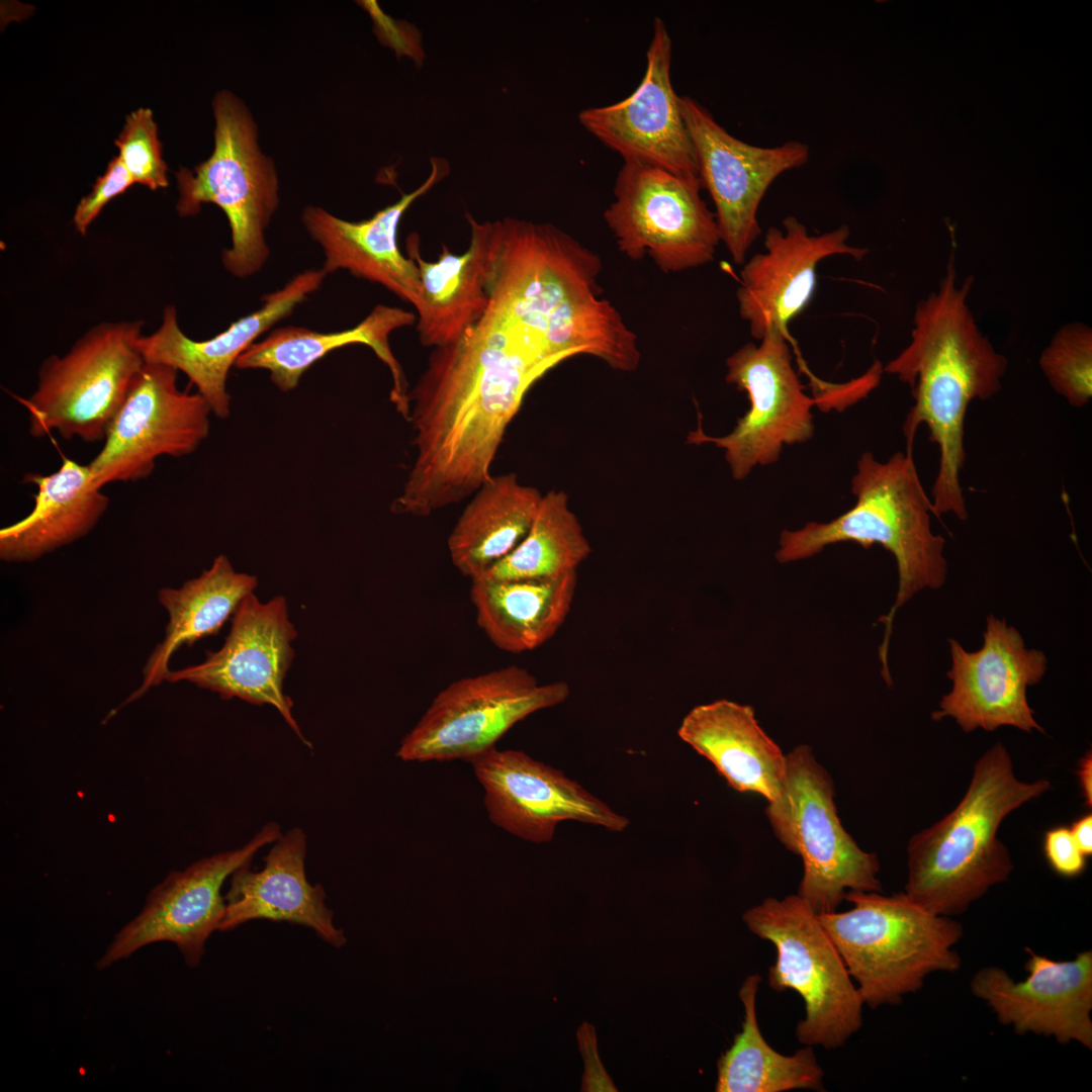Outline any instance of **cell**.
<instances>
[{
  "label": "cell",
  "mask_w": 1092,
  "mask_h": 1092,
  "mask_svg": "<svg viewBox=\"0 0 1092 1092\" xmlns=\"http://www.w3.org/2000/svg\"><path fill=\"white\" fill-rule=\"evenodd\" d=\"M306 835L298 827L281 835L265 856L264 868L247 862L231 875L225 913L218 931H230L258 919L289 922L312 929L324 941L342 947L346 937L333 923L322 885L305 875Z\"/></svg>",
  "instance_id": "cell-25"
},
{
  "label": "cell",
  "mask_w": 1092,
  "mask_h": 1092,
  "mask_svg": "<svg viewBox=\"0 0 1092 1092\" xmlns=\"http://www.w3.org/2000/svg\"><path fill=\"white\" fill-rule=\"evenodd\" d=\"M473 772L484 791L489 820L533 843L550 842L560 822L577 821L621 832L627 817L614 811L560 769L521 750L495 746L474 756Z\"/></svg>",
  "instance_id": "cell-18"
},
{
  "label": "cell",
  "mask_w": 1092,
  "mask_h": 1092,
  "mask_svg": "<svg viewBox=\"0 0 1092 1092\" xmlns=\"http://www.w3.org/2000/svg\"><path fill=\"white\" fill-rule=\"evenodd\" d=\"M1080 787L1082 789L1085 803L1087 806L1092 804V755L1091 751L1087 752L1080 760L1078 768Z\"/></svg>",
  "instance_id": "cell-42"
},
{
  "label": "cell",
  "mask_w": 1092,
  "mask_h": 1092,
  "mask_svg": "<svg viewBox=\"0 0 1092 1092\" xmlns=\"http://www.w3.org/2000/svg\"><path fill=\"white\" fill-rule=\"evenodd\" d=\"M789 340L771 330L759 344L746 343L730 355L726 380L747 393L749 410L727 435L710 436L699 427L687 437L690 444L723 449L737 480L758 465L777 462L784 446L805 443L814 435L812 407L817 401L804 392Z\"/></svg>",
  "instance_id": "cell-13"
},
{
  "label": "cell",
  "mask_w": 1092,
  "mask_h": 1092,
  "mask_svg": "<svg viewBox=\"0 0 1092 1092\" xmlns=\"http://www.w3.org/2000/svg\"><path fill=\"white\" fill-rule=\"evenodd\" d=\"M1026 951L1025 980L1016 982L998 967H985L974 975L972 993L1017 1033L1054 1036L1061 1043L1076 1040L1091 1050L1092 951L1063 962Z\"/></svg>",
  "instance_id": "cell-21"
},
{
  "label": "cell",
  "mask_w": 1092,
  "mask_h": 1092,
  "mask_svg": "<svg viewBox=\"0 0 1092 1092\" xmlns=\"http://www.w3.org/2000/svg\"><path fill=\"white\" fill-rule=\"evenodd\" d=\"M677 734L735 791L758 794L767 803L780 797L786 754L760 727L751 706L726 699L698 705L684 717Z\"/></svg>",
  "instance_id": "cell-27"
},
{
  "label": "cell",
  "mask_w": 1092,
  "mask_h": 1092,
  "mask_svg": "<svg viewBox=\"0 0 1092 1092\" xmlns=\"http://www.w3.org/2000/svg\"><path fill=\"white\" fill-rule=\"evenodd\" d=\"M590 544L563 491L542 495L534 521L521 543L478 577L551 578L576 571Z\"/></svg>",
  "instance_id": "cell-34"
},
{
  "label": "cell",
  "mask_w": 1092,
  "mask_h": 1092,
  "mask_svg": "<svg viewBox=\"0 0 1092 1092\" xmlns=\"http://www.w3.org/2000/svg\"><path fill=\"white\" fill-rule=\"evenodd\" d=\"M542 493L517 474L491 476L474 493L448 538L453 565L476 578L510 554L527 535Z\"/></svg>",
  "instance_id": "cell-32"
},
{
  "label": "cell",
  "mask_w": 1092,
  "mask_h": 1092,
  "mask_svg": "<svg viewBox=\"0 0 1092 1092\" xmlns=\"http://www.w3.org/2000/svg\"><path fill=\"white\" fill-rule=\"evenodd\" d=\"M852 908L817 914L838 949L863 1004H898L918 991L927 975L961 968L953 946L963 927L931 913L905 893L847 891Z\"/></svg>",
  "instance_id": "cell-6"
},
{
  "label": "cell",
  "mask_w": 1092,
  "mask_h": 1092,
  "mask_svg": "<svg viewBox=\"0 0 1092 1092\" xmlns=\"http://www.w3.org/2000/svg\"><path fill=\"white\" fill-rule=\"evenodd\" d=\"M297 632L289 621L283 597L261 603L252 593L234 616L223 645L207 652L198 664L169 670L165 680L189 681L217 693L222 699L239 698L253 705H271L299 739L311 747L292 715L293 702L283 692V681L294 652Z\"/></svg>",
  "instance_id": "cell-19"
},
{
  "label": "cell",
  "mask_w": 1092,
  "mask_h": 1092,
  "mask_svg": "<svg viewBox=\"0 0 1092 1092\" xmlns=\"http://www.w3.org/2000/svg\"><path fill=\"white\" fill-rule=\"evenodd\" d=\"M144 321L103 322L70 350L40 365L35 390L21 398L34 438L57 432L66 440H104L145 364L138 341Z\"/></svg>",
  "instance_id": "cell-10"
},
{
  "label": "cell",
  "mask_w": 1092,
  "mask_h": 1092,
  "mask_svg": "<svg viewBox=\"0 0 1092 1092\" xmlns=\"http://www.w3.org/2000/svg\"><path fill=\"white\" fill-rule=\"evenodd\" d=\"M851 491L855 505L834 520L783 531L776 559L780 563L807 559L840 542H853L864 549L878 544L889 551L897 563L899 584L895 604L880 619L886 627L880 658L883 670H887L896 611L916 593L937 589L945 581V540L931 531L932 503L920 480L912 450L896 452L885 462L870 451L863 452L851 478Z\"/></svg>",
  "instance_id": "cell-4"
},
{
  "label": "cell",
  "mask_w": 1092,
  "mask_h": 1092,
  "mask_svg": "<svg viewBox=\"0 0 1092 1092\" xmlns=\"http://www.w3.org/2000/svg\"><path fill=\"white\" fill-rule=\"evenodd\" d=\"M786 760L781 795L767 803L765 814L779 841L802 859L797 895L823 914L836 911L846 890L881 892L878 857L859 848L843 828L833 780L812 748L798 745Z\"/></svg>",
  "instance_id": "cell-8"
},
{
  "label": "cell",
  "mask_w": 1092,
  "mask_h": 1092,
  "mask_svg": "<svg viewBox=\"0 0 1092 1092\" xmlns=\"http://www.w3.org/2000/svg\"><path fill=\"white\" fill-rule=\"evenodd\" d=\"M1071 833L1082 850L1088 856L1092 854V815L1081 816L1070 827Z\"/></svg>",
  "instance_id": "cell-41"
},
{
  "label": "cell",
  "mask_w": 1092,
  "mask_h": 1092,
  "mask_svg": "<svg viewBox=\"0 0 1092 1092\" xmlns=\"http://www.w3.org/2000/svg\"><path fill=\"white\" fill-rule=\"evenodd\" d=\"M432 172L427 180L398 201L370 218L360 221L342 219L326 209L309 205L302 212V223L311 240L324 253L323 270L329 274L347 270L352 275L380 284L400 299L417 306L421 278L417 263L405 257L397 244V230L406 209L449 172L447 162L432 158Z\"/></svg>",
  "instance_id": "cell-24"
},
{
  "label": "cell",
  "mask_w": 1092,
  "mask_h": 1092,
  "mask_svg": "<svg viewBox=\"0 0 1092 1092\" xmlns=\"http://www.w3.org/2000/svg\"><path fill=\"white\" fill-rule=\"evenodd\" d=\"M36 486L31 512L0 530V558L31 562L87 535L103 516L109 498L91 483L89 465L64 458L51 474L28 473Z\"/></svg>",
  "instance_id": "cell-29"
},
{
  "label": "cell",
  "mask_w": 1092,
  "mask_h": 1092,
  "mask_svg": "<svg viewBox=\"0 0 1092 1092\" xmlns=\"http://www.w3.org/2000/svg\"><path fill=\"white\" fill-rule=\"evenodd\" d=\"M328 274L307 270L282 288L261 297L259 309L232 323L214 337L195 341L181 330L175 305L164 308L162 323L152 334L142 335L138 347L145 362L168 365L183 372L219 419L230 415L226 391L229 372L262 334L290 315L297 304L320 288Z\"/></svg>",
  "instance_id": "cell-23"
},
{
  "label": "cell",
  "mask_w": 1092,
  "mask_h": 1092,
  "mask_svg": "<svg viewBox=\"0 0 1092 1092\" xmlns=\"http://www.w3.org/2000/svg\"><path fill=\"white\" fill-rule=\"evenodd\" d=\"M134 181L119 157H114L103 175L97 178L89 194L77 204L73 216L76 231L85 236L89 225L103 207L113 198L125 192Z\"/></svg>",
  "instance_id": "cell-37"
},
{
  "label": "cell",
  "mask_w": 1092,
  "mask_h": 1092,
  "mask_svg": "<svg viewBox=\"0 0 1092 1092\" xmlns=\"http://www.w3.org/2000/svg\"><path fill=\"white\" fill-rule=\"evenodd\" d=\"M748 929L777 951L768 985L794 990L805 1004L796 1036L805 1045L836 1049L862 1024L863 1002L818 916L797 894L766 898L742 916Z\"/></svg>",
  "instance_id": "cell-9"
},
{
  "label": "cell",
  "mask_w": 1092,
  "mask_h": 1092,
  "mask_svg": "<svg viewBox=\"0 0 1092 1092\" xmlns=\"http://www.w3.org/2000/svg\"><path fill=\"white\" fill-rule=\"evenodd\" d=\"M601 270L596 253L555 225L506 217L494 221L486 310L538 334L556 354L634 371L637 336L600 296Z\"/></svg>",
  "instance_id": "cell-2"
},
{
  "label": "cell",
  "mask_w": 1092,
  "mask_h": 1092,
  "mask_svg": "<svg viewBox=\"0 0 1092 1092\" xmlns=\"http://www.w3.org/2000/svg\"><path fill=\"white\" fill-rule=\"evenodd\" d=\"M782 223L783 230L771 226L766 231L765 251L745 261L740 271L738 310L757 341L771 330L790 338L789 324L811 301L817 266L823 259L848 255L859 261L869 252L847 244L850 231L846 224L810 235L793 215Z\"/></svg>",
  "instance_id": "cell-22"
},
{
  "label": "cell",
  "mask_w": 1092,
  "mask_h": 1092,
  "mask_svg": "<svg viewBox=\"0 0 1092 1092\" xmlns=\"http://www.w3.org/2000/svg\"><path fill=\"white\" fill-rule=\"evenodd\" d=\"M257 577L237 572L225 555L179 588L163 587L159 603L169 615L163 640L155 647L143 669L144 679L124 702H133L165 680L169 660L182 645L217 634L234 616L242 601L257 587Z\"/></svg>",
  "instance_id": "cell-31"
},
{
  "label": "cell",
  "mask_w": 1092,
  "mask_h": 1092,
  "mask_svg": "<svg viewBox=\"0 0 1092 1092\" xmlns=\"http://www.w3.org/2000/svg\"><path fill=\"white\" fill-rule=\"evenodd\" d=\"M680 111L692 143L702 188L714 205L721 242L733 262L743 265L761 234L760 202L784 172L809 160V147L789 141L771 148L749 145L729 133L696 99L679 96Z\"/></svg>",
  "instance_id": "cell-15"
},
{
  "label": "cell",
  "mask_w": 1092,
  "mask_h": 1092,
  "mask_svg": "<svg viewBox=\"0 0 1092 1092\" xmlns=\"http://www.w3.org/2000/svg\"><path fill=\"white\" fill-rule=\"evenodd\" d=\"M415 320L413 312L378 304L364 320L348 330L321 333L304 327L277 328L244 352L235 366L267 370L276 387L286 392L294 389L301 376L328 353L345 346L363 344L388 366L393 380L391 400L407 419V386L401 367L390 349L389 336L394 330L414 324Z\"/></svg>",
  "instance_id": "cell-28"
},
{
  "label": "cell",
  "mask_w": 1092,
  "mask_h": 1092,
  "mask_svg": "<svg viewBox=\"0 0 1092 1092\" xmlns=\"http://www.w3.org/2000/svg\"><path fill=\"white\" fill-rule=\"evenodd\" d=\"M701 189L698 179L624 162L615 180V199L604 211L619 250L632 260L648 255L664 273L713 261L720 232Z\"/></svg>",
  "instance_id": "cell-12"
},
{
  "label": "cell",
  "mask_w": 1092,
  "mask_h": 1092,
  "mask_svg": "<svg viewBox=\"0 0 1092 1092\" xmlns=\"http://www.w3.org/2000/svg\"><path fill=\"white\" fill-rule=\"evenodd\" d=\"M1043 852L1050 867L1059 876L1075 878L1085 871L1087 856L1067 826H1056L1045 832Z\"/></svg>",
  "instance_id": "cell-38"
},
{
  "label": "cell",
  "mask_w": 1092,
  "mask_h": 1092,
  "mask_svg": "<svg viewBox=\"0 0 1092 1092\" xmlns=\"http://www.w3.org/2000/svg\"><path fill=\"white\" fill-rule=\"evenodd\" d=\"M761 978L748 976L739 989L744 1008L741 1031L717 1063V1092H782L823 1090V1070L811 1045L791 1056L775 1051L764 1039L756 1015V994Z\"/></svg>",
  "instance_id": "cell-33"
},
{
  "label": "cell",
  "mask_w": 1092,
  "mask_h": 1092,
  "mask_svg": "<svg viewBox=\"0 0 1092 1092\" xmlns=\"http://www.w3.org/2000/svg\"><path fill=\"white\" fill-rule=\"evenodd\" d=\"M119 159L134 183L155 191L169 185L168 167L162 156L158 126L150 108H139L125 118L115 140Z\"/></svg>",
  "instance_id": "cell-36"
},
{
  "label": "cell",
  "mask_w": 1092,
  "mask_h": 1092,
  "mask_svg": "<svg viewBox=\"0 0 1092 1092\" xmlns=\"http://www.w3.org/2000/svg\"><path fill=\"white\" fill-rule=\"evenodd\" d=\"M569 695L567 682L539 685L518 665L459 678L434 698L395 755L403 761L468 762L494 747L515 724Z\"/></svg>",
  "instance_id": "cell-11"
},
{
  "label": "cell",
  "mask_w": 1092,
  "mask_h": 1092,
  "mask_svg": "<svg viewBox=\"0 0 1092 1092\" xmlns=\"http://www.w3.org/2000/svg\"><path fill=\"white\" fill-rule=\"evenodd\" d=\"M280 836V826L268 822L242 847L172 871L150 891L141 912L119 929L95 967L110 968L142 947L162 941L174 943L188 967H198L207 939L219 929L224 917L223 883L238 868L251 862L260 848Z\"/></svg>",
  "instance_id": "cell-16"
},
{
  "label": "cell",
  "mask_w": 1092,
  "mask_h": 1092,
  "mask_svg": "<svg viewBox=\"0 0 1092 1092\" xmlns=\"http://www.w3.org/2000/svg\"><path fill=\"white\" fill-rule=\"evenodd\" d=\"M1019 781L1007 749L996 743L976 762L964 798L945 817L911 837L905 894L941 916L963 913L1012 871L997 836L1004 818L1050 789Z\"/></svg>",
  "instance_id": "cell-5"
},
{
  "label": "cell",
  "mask_w": 1092,
  "mask_h": 1092,
  "mask_svg": "<svg viewBox=\"0 0 1092 1092\" xmlns=\"http://www.w3.org/2000/svg\"><path fill=\"white\" fill-rule=\"evenodd\" d=\"M363 6L374 18L378 37H383L386 46L392 48L398 55L407 56L421 63L424 51L421 44L419 30L405 21L391 19L382 13L375 1H363Z\"/></svg>",
  "instance_id": "cell-39"
},
{
  "label": "cell",
  "mask_w": 1092,
  "mask_h": 1092,
  "mask_svg": "<svg viewBox=\"0 0 1092 1092\" xmlns=\"http://www.w3.org/2000/svg\"><path fill=\"white\" fill-rule=\"evenodd\" d=\"M177 376L168 365L145 362L88 464L94 487L147 478L159 457L191 454L208 437V403L198 392L180 390Z\"/></svg>",
  "instance_id": "cell-14"
},
{
  "label": "cell",
  "mask_w": 1092,
  "mask_h": 1092,
  "mask_svg": "<svg viewBox=\"0 0 1092 1092\" xmlns=\"http://www.w3.org/2000/svg\"><path fill=\"white\" fill-rule=\"evenodd\" d=\"M564 360L538 334L488 311L435 348L408 393L416 457L391 510L428 517L474 494L492 476L528 390Z\"/></svg>",
  "instance_id": "cell-1"
},
{
  "label": "cell",
  "mask_w": 1092,
  "mask_h": 1092,
  "mask_svg": "<svg viewBox=\"0 0 1092 1092\" xmlns=\"http://www.w3.org/2000/svg\"><path fill=\"white\" fill-rule=\"evenodd\" d=\"M973 282L969 277L957 285L951 258L938 289L916 305L910 343L883 369L912 390L914 404L902 426L906 450H912L922 425L938 447L930 498L934 515L951 513L962 521L968 518L961 485L967 411L972 400L999 392L1008 367L970 310Z\"/></svg>",
  "instance_id": "cell-3"
},
{
  "label": "cell",
  "mask_w": 1092,
  "mask_h": 1092,
  "mask_svg": "<svg viewBox=\"0 0 1092 1092\" xmlns=\"http://www.w3.org/2000/svg\"><path fill=\"white\" fill-rule=\"evenodd\" d=\"M215 120L211 156L191 171L176 172L182 217L196 215L203 203L217 205L231 229V247L221 252L225 270L237 278L258 273L270 250L266 230L279 205L274 162L258 144L257 125L247 106L229 91L213 100Z\"/></svg>",
  "instance_id": "cell-7"
},
{
  "label": "cell",
  "mask_w": 1092,
  "mask_h": 1092,
  "mask_svg": "<svg viewBox=\"0 0 1092 1092\" xmlns=\"http://www.w3.org/2000/svg\"><path fill=\"white\" fill-rule=\"evenodd\" d=\"M1038 364L1051 387L1070 405L1083 407L1092 397V330L1075 322L1057 331Z\"/></svg>",
  "instance_id": "cell-35"
},
{
  "label": "cell",
  "mask_w": 1092,
  "mask_h": 1092,
  "mask_svg": "<svg viewBox=\"0 0 1092 1092\" xmlns=\"http://www.w3.org/2000/svg\"><path fill=\"white\" fill-rule=\"evenodd\" d=\"M671 57L672 42L665 22L655 17L646 69L637 88L617 103L581 110L578 119L624 162L646 164L700 180L679 96L670 79Z\"/></svg>",
  "instance_id": "cell-20"
},
{
  "label": "cell",
  "mask_w": 1092,
  "mask_h": 1092,
  "mask_svg": "<svg viewBox=\"0 0 1092 1092\" xmlns=\"http://www.w3.org/2000/svg\"><path fill=\"white\" fill-rule=\"evenodd\" d=\"M471 580L477 625L500 650L521 653L542 646L562 626L577 575L572 571L551 578Z\"/></svg>",
  "instance_id": "cell-30"
},
{
  "label": "cell",
  "mask_w": 1092,
  "mask_h": 1092,
  "mask_svg": "<svg viewBox=\"0 0 1092 1092\" xmlns=\"http://www.w3.org/2000/svg\"><path fill=\"white\" fill-rule=\"evenodd\" d=\"M471 237L462 254L442 245L437 261L422 258L417 234L406 240V252L418 265L421 278L417 332L426 347H442L456 342L477 324L488 306L486 279L490 266L494 223L478 222L470 214Z\"/></svg>",
  "instance_id": "cell-26"
},
{
  "label": "cell",
  "mask_w": 1092,
  "mask_h": 1092,
  "mask_svg": "<svg viewBox=\"0 0 1092 1092\" xmlns=\"http://www.w3.org/2000/svg\"><path fill=\"white\" fill-rule=\"evenodd\" d=\"M579 1049L584 1059L583 1091H616L612 1080L604 1070L598 1056L596 1033L593 1025L583 1023L577 1032Z\"/></svg>",
  "instance_id": "cell-40"
},
{
  "label": "cell",
  "mask_w": 1092,
  "mask_h": 1092,
  "mask_svg": "<svg viewBox=\"0 0 1092 1092\" xmlns=\"http://www.w3.org/2000/svg\"><path fill=\"white\" fill-rule=\"evenodd\" d=\"M948 643L951 667L946 674L952 688L932 713L933 720L951 717L964 732L1001 726L1044 732L1026 698L1027 687L1045 673L1042 651L1026 648L1020 633L992 614L979 650L967 651L956 639Z\"/></svg>",
  "instance_id": "cell-17"
}]
</instances>
